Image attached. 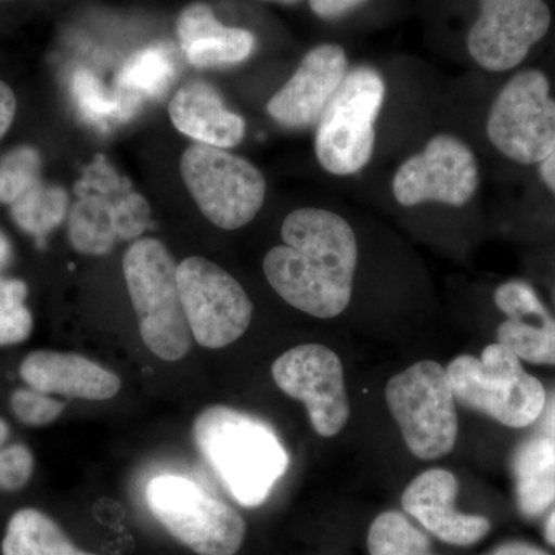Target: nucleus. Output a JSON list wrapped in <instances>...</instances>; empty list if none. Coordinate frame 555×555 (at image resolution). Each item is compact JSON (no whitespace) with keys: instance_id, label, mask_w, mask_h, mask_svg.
Here are the masks:
<instances>
[{"instance_id":"f257e3e1","label":"nucleus","mask_w":555,"mask_h":555,"mask_svg":"<svg viewBox=\"0 0 555 555\" xmlns=\"http://www.w3.org/2000/svg\"><path fill=\"white\" fill-rule=\"evenodd\" d=\"M283 246L270 248L262 270L270 286L292 308L328 320L352 299L358 241L352 225L335 211L306 207L281 225Z\"/></svg>"},{"instance_id":"f03ea898","label":"nucleus","mask_w":555,"mask_h":555,"mask_svg":"<svg viewBox=\"0 0 555 555\" xmlns=\"http://www.w3.org/2000/svg\"><path fill=\"white\" fill-rule=\"evenodd\" d=\"M196 448L240 505L266 502L288 466L286 448L268 423L228 406L204 409L193 423Z\"/></svg>"},{"instance_id":"7ed1b4c3","label":"nucleus","mask_w":555,"mask_h":555,"mask_svg":"<svg viewBox=\"0 0 555 555\" xmlns=\"http://www.w3.org/2000/svg\"><path fill=\"white\" fill-rule=\"evenodd\" d=\"M122 270L142 341L160 360H182L192 349L193 337L170 251L159 240H138L124 255Z\"/></svg>"},{"instance_id":"20e7f679","label":"nucleus","mask_w":555,"mask_h":555,"mask_svg":"<svg viewBox=\"0 0 555 555\" xmlns=\"http://www.w3.org/2000/svg\"><path fill=\"white\" fill-rule=\"evenodd\" d=\"M455 400L507 427L532 425L543 414L545 387L525 371L520 358L495 343L481 357L460 356L447 367Z\"/></svg>"},{"instance_id":"39448f33","label":"nucleus","mask_w":555,"mask_h":555,"mask_svg":"<svg viewBox=\"0 0 555 555\" xmlns=\"http://www.w3.org/2000/svg\"><path fill=\"white\" fill-rule=\"evenodd\" d=\"M385 100L386 82L378 69H349L317 124L315 155L327 173L352 177L371 163Z\"/></svg>"},{"instance_id":"423d86ee","label":"nucleus","mask_w":555,"mask_h":555,"mask_svg":"<svg viewBox=\"0 0 555 555\" xmlns=\"http://www.w3.org/2000/svg\"><path fill=\"white\" fill-rule=\"evenodd\" d=\"M75 193L78 199L69 208L68 240L79 254H108L118 241L138 238L149 228L147 201L104 156L83 170Z\"/></svg>"},{"instance_id":"0eeeda50","label":"nucleus","mask_w":555,"mask_h":555,"mask_svg":"<svg viewBox=\"0 0 555 555\" xmlns=\"http://www.w3.org/2000/svg\"><path fill=\"white\" fill-rule=\"evenodd\" d=\"M386 403L416 459L437 460L451 454L459 436V418L451 382L441 364L418 361L390 378Z\"/></svg>"},{"instance_id":"6e6552de","label":"nucleus","mask_w":555,"mask_h":555,"mask_svg":"<svg viewBox=\"0 0 555 555\" xmlns=\"http://www.w3.org/2000/svg\"><path fill=\"white\" fill-rule=\"evenodd\" d=\"M145 502L156 520L195 554L235 555L246 539V521L238 511L207 495L188 478H153Z\"/></svg>"},{"instance_id":"1a4fd4ad","label":"nucleus","mask_w":555,"mask_h":555,"mask_svg":"<svg viewBox=\"0 0 555 555\" xmlns=\"http://www.w3.org/2000/svg\"><path fill=\"white\" fill-rule=\"evenodd\" d=\"M181 175L196 206L219 229L244 228L264 206V175L228 150L192 145L182 155Z\"/></svg>"},{"instance_id":"9d476101","label":"nucleus","mask_w":555,"mask_h":555,"mask_svg":"<svg viewBox=\"0 0 555 555\" xmlns=\"http://www.w3.org/2000/svg\"><path fill=\"white\" fill-rule=\"evenodd\" d=\"M486 133L505 158L521 166L540 164L555 149V100L540 69H524L507 80L489 109Z\"/></svg>"},{"instance_id":"9b49d317","label":"nucleus","mask_w":555,"mask_h":555,"mask_svg":"<svg viewBox=\"0 0 555 555\" xmlns=\"http://www.w3.org/2000/svg\"><path fill=\"white\" fill-rule=\"evenodd\" d=\"M178 286L192 337L206 349H222L246 334L254 305L224 269L203 257L178 264Z\"/></svg>"},{"instance_id":"f8f14e48","label":"nucleus","mask_w":555,"mask_h":555,"mask_svg":"<svg viewBox=\"0 0 555 555\" xmlns=\"http://www.w3.org/2000/svg\"><path fill=\"white\" fill-rule=\"evenodd\" d=\"M480 185V169L473 149L451 133L430 138L423 152L398 167L392 193L403 207L437 203L466 206Z\"/></svg>"},{"instance_id":"ddd939ff","label":"nucleus","mask_w":555,"mask_h":555,"mask_svg":"<svg viewBox=\"0 0 555 555\" xmlns=\"http://www.w3.org/2000/svg\"><path fill=\"white\" fill-rule=\"evenodd\" d=\"M272 377L286 396L302 401L320 437L338 436L349 420L345 371L334 350L323 345L292 347L278 358Z\"/></svg>"},{"instance_id":"4468645a","label":"nucleus","mask_w":555,"mask_h":555,"mask_svg":"<svg viewBox=\"0 0 555 555\" xmlns=\"http://www.w3.org/2000/svg\"><path fill=\"white\" fill-rule=\"evenodd\" d=\"M545 0H480V16L467 35V50L481 68L509 72L550 31Z\"/></svg>"},{"instance_id":"2eb2a0df","label":"nucleus","mask_w":555,"mask_h":555,"mask_svg":"<svg viewBox=\"0 0 555 555\" xmlns=\"http://www.w3.org/2000/svg\"><path fill=\"white\" fill-rule=\"evenodd\" d=\"M349 73L343 47L323 43L310 50L292 78L270 98L266 109L270 118L288 130L317 126L328 102Z\"/></svg>"},{"instance_id":"dca6fc26","label":"nucleus","mask_w":555,"mask_h":555,"mask_svg":"<svg viewBox=\"0 0 555 555\" xmlns=\"http://www.w3.org/2000/svg\"><path fill=\"white\" fill-rule=\"evenodd\" d=\"M459 480L451 470H426L411 481L401 496L404 511L426 531L454 546L476 545L491 531L488 518L456 511Z\"/></svg>"},{"instance_id":"f3484780","label":"nucleus","mask_w":555,"mask_h":555,"mask_svg":"<svg viewBox=\"0 0 555 555\" xmlns=\"http://www.w3.org/2000/svg\"><path fill=\"white\" fill-rule=\"evenodd\" d=\"M496 308L506 315L496 328L500 345L520 360L555 366V320L525 281H507L496 287Z\"/></svg>"},{"instance_id":"a211bd4d","label":"nucleus","mask_w":555,"mask_h":555,"mask_svg":"<svg viewBox=\"0 0 555 555\" xmlns=\"http://www.w3.org/2000/svg\"><path fill=\"white\" fill-rule=\"evenodd\" d=\"M20 375L47 396L102 401L118 396L120 390L118 375L73 352L35 350L22 361Z\"/></svg>"},{"instance_id":"6ab92c4d","label":"nucleus","mask_w":555,"mask_h":555,"mask_svg":"<svg viewBox=\"0 0 555 555\" xmlns=\"http://www.w3.org/2000/svg\"><path fill=\"white\" fill-rule=\"evenodd\" d=\"M171 122L185 137L210 147H235L246 137V120L206 82H190L171 98Z\"/></svg>"},{"instance_id":"aec40b11","label":"nucleus","mask_w":555,"mask_h":555,"mask_svg":"<svg viewBox=\"0 0 555 555\" xmlns=\"http://www.w3.org/2000/svg\"><path fill=\"white\" fill-rule=\"evenodd\" d=\"M178 38L185 60L196 68L243 64L257 46L250 31L225 27L204 3H192L182 10L178 20Z\"/></svg>"},{"instance_id":"412c9836","label":"nucleus","mask_w":555,"mask_h":555,"mask_svg":"<svg viewBox=\"0 0 555 555\" xmlns=\"http://www.w3.org/2000/svg\"><path fill=\"white\" fill-rule=\"evenodd\" d=\"M518 509L539 517L555 502V441L546 436L528 438L513 456Z\"/></svg>"},{"instance_id":"4be33fe9","label":"nucleus","mask_w":555,"mask_h":555,"mask_svg":"<svg viewBox=\"0 0 555 555\" xmlns=\"http://www.w3.org/2000/svg\"><path fill=\"white\" fill-rule=\"evenodd\" d=\"M2 555H96L79 550L53 518L33 507L17 511L7 525Z\"/></svg>"},{"instance_id":"5701e85b","label":"nucleus","mask_w":555,"mask_h":555,"mask_svg":"<svg viewBox=\"0 0 555 555\" xmlns=\"http://www.w3.org/2000/svg\"><path fill=\"white\" fill-rule=\"evenodd\" d=\"M177 76V64L169 47L150 46L134 53L120 68L116 86L120 94L141 105L166 93Z\"/></svg>"},{"instance_id":"b1692460","label":"nucleus","mask_w":555,"mask_h":555,"mask_svg":"<svg viewBox=\"0 0 555 555\" xmlns=\"http://www.w3.org/2000/svg\"><path fill=\"white\" fill-rule=\"evenodd\" d=\"M69 196L60 185H49L40 179L10 206L17 228L28 235L43 238L62 224L68 214Z\"/></svg>"},{"instance_id":"393cba45","label":"nucleus","mask_w":555,"mask_h":555,"mask_svg":"<svg viewBox=\"0 0 555 555\" xmlns=\"http://www.w3.org/2000/svg\"><path fill=\"white\" fill-rule=\"evenodd\" d=\"M72 93L82 118L94 126H109L131 118L139 105L118 90L109 91L87 69H79L72 80Z\"/></svg>"},{"instance_id":"a878e982","label":"nucleus","mask_w":555,"mask_h":555,"mask_svg":"<svg viewBox=\"0 0 555 555\" xmlns=\"http://www.w3.org/2000/svg\"><path fill=\"white\" fill-rule=\"evenodd\" d=\"M367 550L371 555H436L425 532L397 511H386L369 528Z\"/></svg>"},{"instance_id":"bb28decb","label":"nucleus","mask_w":555,"mask_h":555,"mask_svg":"<svg viewBox=\"0 0 555 555\" xmlns=\"http://www.w3.org/2000/svg\"><path fill=\"white\" fill-rule=\"evenodd\" d=\"M27 284L0 276V347L16 346L30 337L33 315L27 306Z\"/></svg>"},{"instance_id":"cd10ccee","label":"nucleus","mask_w":555,"mask_h":555,"mask_svg":"<svg viewBox=\"0 0 555 555\" xmlns=\"http://www.w3.org/2000/svg\"><path fill=\"white\" fill-rule=\"evenodd\" d=\"M42 160L38 150L17 147L0 159V203L11 206L28 189L39 182Z\"/></svg>"},{"instance_id":"c85d7f7f","label":"nucleus","mask_w":555,"mask_h":555,"mask_svg":"<svg viewBox=\"0 0 555 555\" xmlns=\"http://www.w3.org/2000/svg\"><path fill=\"white\" fill-rule=\"evenodd\" d=\"M10 406L14 416L25 426L30 427L51 425L60 418L65 409L64 403L33 387H21L14 390L11 393Z\"/></svg>"},{"instance_id":"c756f323","label":"nucleus","mask_w":555,"mask_h":555,"mask_svg":"<svg viewBox=\"0 0 555 555\" xmlns=\"http://www.w3.org/2000/svg\"><path fill=\"white\" fill-rule=\"evenodd\" d=\"M35 459L24 444L0 449V491H20L30 481Z\"/></svg>"},{"instance_id":"7c9ffc66","label":"nucleus","mask_w":555,"mask_h":555,"mask_svg":"<svg viewBox=\"0 0 555 555\" xmlns=\"http://www.w3.org/2000/svg\"><path fill=\"white\" fill-rule=\"evenodd\" d=\"M366 0H309L310 9L323 20H338Z\"/></svg>"},{"instance_id":"2f4dec72","label":"nucleus","mask_w":555,"mask_h":555,"mask_svg":"<svg viewBox=\"0 0 555 555\" xmlns=\"http://www.w3.org/2000/svg\"><path fill=\"white\" fill-rule=\"evenodd\" d=\"M17 100L9 83L0 80V139L5 137L7 131L13 126L16 118Z\"/></svg>"},{"instance_id":"473e14b6","label":"nucleus","mask_w":555,"mask_h":555,"mask_svg":"<svg viewBox=\"0 0 555 555\" xmlns=\"http://www.w3.org/2000/svg\"><path fill=\"white\" fill-rule=\"evenodd\" d=\"M486 555H550L540 547L528 545L524 542H509L496 546L494 551Z\"/></svg>"},{"instance_id":"72a5a7b5","label":"nucleus","mask_w":555,"mask_h":555,"mask_svg":"<svg viewBox=\"0 0 555 555\" xmlns=\"http://www.w3.org/2000/svg\"><path fill=\"white\" fill-rule=\"evenodd\" d=\"M539 166L540 178L545 182L546 188L550 189V192L553 193L555 198V149Z\"/></svg>"},{"instance_id":"f704fd0d","label":"nucleus","mask_w":555,"mask_h":555,"mask_svg":"<svg viewBox=\"0 0 555 555\" xmlns=\"http://www.w3.org/2000/svg\"><path fill=\"white\" fill-rule=\"evenodd\" d=\"M545 415H543V430L545 434L543 436L550 437L551 440L555 441V393L553 398H551L547 406L545 404V409H543Z\"/></svg>"},{"instance_id":"c9c22d12","label":"nucleus","mask_w":555,"mask_h":555,"mask_svg":"<svg viewBox=\"0 0 555 555\" xmlns=\"http://www.w3.org/2000/svg\"><path fill=\"white\" fill-rule=\"evenodd\" d=\"M11 246L10 241L7 238L5 233L0 230V269L10 261Z\"/></svg>"},{"instance_id":"e433bc0d","label":"nucleus","mask_w":555,"mask_h":555,"mask_svg":"<svg viewBox=\"0 0 555 555\" xmlns=\"http://www.w3.org/2000/svg\"><path fill=\"white\" fill-rule=\"evenodd\" d=\"M545 539L547 540V543L555 546V509L546 520Z\"/></svg>"},{"instance_id":"4c0bfd02","label":"nucleus","mask_w":555,"mask_h":555,"mask_svg":"<svg viewBox=\"0 0 555 555\" xmlns=\"http://www.w3.org/2000/svg\"><path fill=\"white\" fill-rule=\"evenodd\" d=\"M10 438V426L5 420L0 416V449L5 448L7 441Z\"/></svg>"},{"instance_id":"58836bf2","label":"nucleus","mask_w":555,"mask_h":555,"mask_svg":"<svg viewBox=\"0 0 555 555\" xmlns=\"http://www.w3.org/2000/svg\"><path fill=\"white\" fill-rule=\"evenodd\" d=\"M268 2L284 3V5H294V3L299 2V0H268Z\"/></svg>"}]
</instances>
